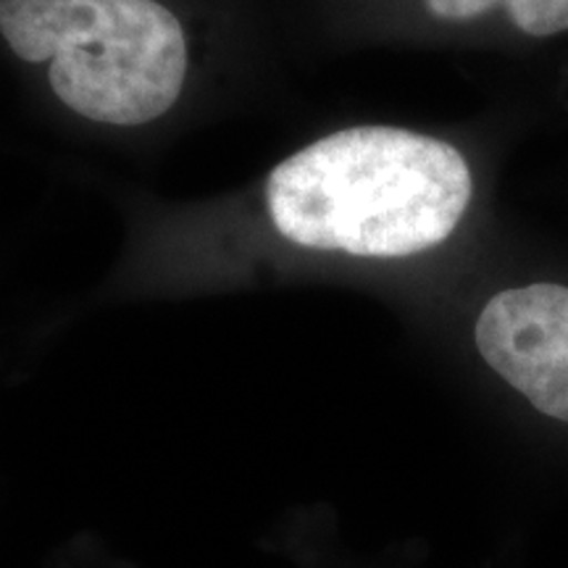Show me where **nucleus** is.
I'll return each instance as SVG.
<instances>
[{"instance_id":"obj_3","label":"nucleus","mask_w":568,"mask_h":568,"mask_svg":"<svg viewBox=\"0 0 568 568\" xmlns=\"http://www.w3.org/2000/svg\"><path fill=\"white\" fill-rule=\"evenodd\" d=\"M474 339L485 364L531 408L568 424V287L497 293L481 308Z\"/></svg>"},{"instance_id":"obj_5","label":"nucleus","mask_w":568,"mask_h":568,"mask_svg":"<svg viewBox=\"0 0 568 568\" xmlns=\"http://www.w3.org/2000/svg\"><path fill=\"white\" fill-rule=\"evenodd\" d=\"M503 3H506V0H426V9L435 13L437 19L468 21L497 9V6Z\"/></svg>"},{"instance_id":"obj_1","label":"nucleus","mask_w":568,"mask_h":568,"mask_svg":"<svg viewBox=\"0 0 568 568\" xmlns=\"http://www.w3.org/2000/svg\"><path fill=\"white\" fill-rule=\"evenodd\" d=\"M266 193L274 226L297 245L406 258L456 232L474 182L450 142L353 126L284 159Z\"/></svg>"},{"instance_id":"obj_2","label":"nucleus","mask_w":568,"mask_h":568,"mask_svg":"<svg viewBox=\"0 0 568 568\" xmlns=\"http://www.w3.org/2000/svg\"><path fill=\"white\" fill-rule=\"evenodd\" d=\"M0 34L21 61L48 63L63 105L101 124L163 116L187 74L184 30L159 0H0Z\"/></svg>"},{"instance_id":"obj_4","label":"nucleus","mask_w":568,"mask_h":568,"mask_svg":"<svg viewBox=\"0 0 568 568\" xmlns=\"http://www.w3.org/2000/svg\"><path fill=\"white\" fill-rule=\"evenodd\" d=\"M514 24L531 38H550L568 30V0H506Z\"/></svg>"}]
</instances>
